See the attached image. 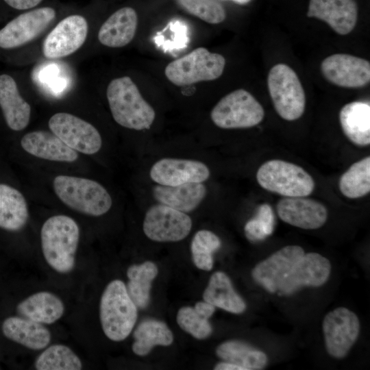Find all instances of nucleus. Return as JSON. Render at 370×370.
Masks as SVG:
<instances>
[{
  "mask_svg": "<svg viewBox=\"0 0 370 370\" xmlns=\"http://www.w3.org/2000/svg\"><path fill=\"white\" fill-rule=\"evenodd\" d=\"M106 96L112 116L119 125L142 131L153 125L156 112L130 77L112 79L108 85Z\"/></svg>",
  "mask_w": 370,
  "mask_h": 370,
  "instance_id": "nucleus-1",
  "label": "nucleus"
},
{
  "mask_svg": "<svg viewBox=\"0 0 370 370\" xmlns=\"http://www.w3.org/2000/svg\"><path fill=\"white\" fill-rule=\"evenodd\" d=\"M41 247L47 264L60 273L75 267L79 240V228L70 217L60 214L49 217L40 231Z\"/></svg>",
  "mask_w": 370,
  "mask_h": 370,
  "instance_id": "nucleus-2",
  "label": "nucleus"
},
{
  "mask_svg": "<svg viewBox=\"0 0 370 370\" xmlns=\"http://www.w3.org/2000/svg\"><path fill=\"white\" fill-rule=\"evenodd\" d=\"M99 316L109 339L121 341L131 333L137 320V306L123 281L114 280L106 286L100 300Z\"/></svg>",
  "mask_w": 370,
  "mask_h": 370,
  "instance_id": "nucleus-3",
  "label": "nucleus"
},
{
  "mask_svg": "<svg viewBox=\"0 0 370 370\" xmlns=\"http://www.w3.org/2000/svg\"><path fill=\"white\" fill-rule=\"evenodd\" d=\"M53 187L66 206L87 215L101 216L112 206V199L107 189L90 179L60 175L53 179Z\"/></svg>",
  "mask_w": 370,
  "mask_h": 370,
  "instance_id": "nucleus-4",
  "label": "nucleus"
},
{
  "mask_svg": "<svg viewBox=\"0 0 370 370\" xmlns=\"http://www.w3.org/2000/svg\"><path fill=\"white\" fill-rule=\"evenodd\" d=\"M256 180L262 188L285 197H306L314 188L313 178L302 167L278 159L263 163Z\"/></svg>",
  "mask_w": 370,
  "mask_h": 370,
  "instance_id": "nucleus-5",
  "label": "nucleus"
},
{
  "mask_svg": "<svg viewBox=\"0 0 370 370\" xmlns=\"http://www.w3.org/2000/svg\"><path fill=\"white\" fill-rule=\"evenodd\" d=\"M225 66V59L222 55L200 47L169 63L164 74L173 84L185 86L219 78Z\"/></svg>",
  "mask_w": 370,
  "mask_h": 370,
  "instance_id": "nucleus-6",
  "label": "nucleus"
},
{
  "mask_svg": "<svg viewBox=\"0 0 370 370\" xmlns=\"http://www.w3.org/2000/svg\"><path fill=\"white\" fill-rule=\"evenodd\" d=\"M267 84L277 113L286 121L299 119L305 110L306 95L296 73L286 64H278L270 70Z\"/></svg>",
  "mask_w": 370,
  "mask_h": 370,
  "instance_id": "nucleus-7",
  "label": "nucleus"
},
{
  "mask_svg": "<svg viewBox=\"0 0 370 370\" xmlns=\"http://www.w3.org/2000/svg\"><path fill=\"white\" fill-rule=\"evenodd\" d=\"M264 111L247 90H235L222 97L210 112L213 123L221 129L249 128L259 124Z\"/></svg>",
  "mask_w": 370,
  "mask_h": 370,
  "instance_id": "nucleus-8",
  "label": "nucleus"
},
{
  "mask_svg": "<svg viewBox=\"0 0 370 370\" xmlns=\"http://www.w3.org/2000/svg\"><path fill=\"white\" fill-rule=\"evenodd\" d=\"M193 226L188 213L156 203L145 212L143 230L145 236L156 242H177L184 239Z\"/></svg>",
  "mask_w": 370,
  "mask_h": 370,
  "instance_id": "nucleus-9",
  "label": "nucleus"
},
{
  "mask_svg": "<svg viewBox=\"0 0 370 370\" xmlns=\"http://www.w3.org/2000/svg\"><path fill=\"white\" fill-rule=\"evenodd\" d=\"M322 330L325 349L336 359L345 358L356 342L360 323L357 315L345 307H338L323 318Z\"/></svg>",
  "mask_w": 370,
  "mask_h": 370,
  "instance_id": "nucleus-10",
  "label": "nucleus"
},
{
  "mask_svg": "<svg viewBox=\"0 0 370 370\" xmlns=\"http://www.w3.org/2000/svg\"><path fill=\"white\" fill-rule=\"evenodd\" d=\"M210 175V167L204 162L186 158H160L148 171L149 178L154 184L166 186L206 182Z\"/></svg>",
  "mask_w": 370,
  "mask_h": 370,
  "instance_id": "nucleus-11",
  "label": "nucleus"
},
{
  "mask_svg": "<svg viewBox=\"0 0 370 370\" xmlns=\"http://www.w3.org/2000/svg\"><path fill=\"white\" fill-rule=\"evenodd\" d=\"M48 125L67 146L80 153L92 155L102 146V138L96 127L85 120L66 112L54 114Z\"/></svg>",
  "mask_w": 370,
  "mask_h": 370,
  "instance_id": "nucleus-12",
  "label": "nucleus"
},
{
  "mask_svg": "<svg viewBox=\"0 0 370 370\" xmlns=\"http://www.w3.org/2000/svg\"><path fill=\"white\" fill-rule=\"evenodd\" d=\"M56 16L51 7H42L23 12L0 29V48L21 47L38 36Z\"/></svg>",
  "mask_w": 370,
  "mask_h": 370,
  "instance_id": "nucleus-13",
  "label": "nucleus"
},
{
  "mask_svg": "<svg viewBox=\"0 0 370 370\" xmlns=\"http://www.w3.org/2000/svg\"><path fill=\"white\" fill-rule=\"evenodd\" d=\"M88 31L86 19L71 14L62 19L49 33L42 45L45 58L58 59L77 51L85 42Z\"/></svg>",
  "mask_w": 370,
  "mask_h": 370,
  "instance_id": "nucleus-14",
  "label": "nucleus"
},
{
  "mask_svg": "<svg viewBox=\"0 0 370 370\" xmlns=\"http://www.w3.org/2000/svg\"><path fill=\"white\" fill-rule=\"evenodd\" d=\"M331 264L315 252L304 254L284 278L278 291L291 295L304 287H319L329 279Z\"/></svg>",
  "mask_w": 370,
  "mask_h": 370,
  "instance_id": "nucleus-15",
  "label": "nucleus"
},
{
  "mask_svg": "<svg viewBox=\"0 0 370 370\" xmlns=\"http://www.w3.org/2000/svg\"><path fill=\"white\" fill-rule=\"evenodd\" d=\"M325 78L332 84L345 88H360L370 81L369 62L346 53H336L321 63Z\"/></svg>",
  "mask_w": 370,
  "mask_h": 370,
  "instance_id": "nucleus-16",
  "label": "nucleus"
},
{
  "mask_svg": "<svg viewBox=\"0 0 370 370\" xmlns=\"http://www.w3.org/2000/svg\"><path fill=\"white\" fill-rule=\"evenodd\" d=\"M299 245H287L258 263L251 271L254 281L269 293L278 291L284 278L304 255Z\"/></svg>",
  "mask_w": 370,
  "mask_h": 370,
  "instance_id": "nucleus-17",
  "label": "nucleus"
},
{
  "mask_svg": "<svg viewBox=\"0 0 370 370\" xmlns=\"http://www.w3.org/2000/svg\"><path fill=\"white\" fill-rule=\"evenodd\" d=\"M276 209L284 222L304 230L322 227L328 217L325 206L305 197H284L278 202Z\"/></svg>",
  "mask_w": 370,
  "mask_h": 370,
  "instance_id": "nucleus-18",
  "label": "nucleus"
},
{
  "mask_svg": "<svg viewBox=\"0 0 370 370\" xmlns=\"http://www.w3.org/2000/svg\"><path fill=\"white\" fill-rule=\"evenodd\" d=\"M307 16L322 20L336 33L346 35L356 24L358 8L355 0H310Z\"/></svg>",
  "mask_w": 370,
  "mask_h": 370,
  "instance_id": "nucleus-19",
  "label": "nucleus"
},
{
  "mask_svg": "<svg viewBox=\"0 0 370 370\" xmlns=\"http://www.w3.org/2000/svg\"><path fill=\"white\" fill-rule=\"evenodd\" d=\"M208 194L206 182L188 183L175 186L153 184L150 188V195L155 202L186 213L198 208L205 201Z\"/></svg>",
  "mask_w": 370,
  "mask_h": 370,
  "instance_id": "nucleus-20",
  "label": "nucleus"
},
{
  "mask_svg": "<svg viewBox=\"0 0 370 370\" xmlns=\"http://www.w3.org/2000/svg\"><path fill=\"white\" fill-rule=\"evenodd\" d=\"M0 108L12 130L21 131L28 125L30 105L21 95L14 79L8 74L0 75Z\"/></svg>",
  "mask_w": 370,
  "mask_h": 370,
  "instance_id": "nucleus-21",
  "label": "nucleus"
},
{
  "mask_svg": "<svg viewBox=\"0 0 370 370\" xmlns=\"http://www.w3.org/2000/svg\"><path fill=\"white\" fill-rule=\"evenodd\" d=\"M138 25V15L131 7L121 8L112 13L101 25L98 40L104 46L123 47L134 38Z\"/></svg>",
  "mask_w": 370,
  "mask_h": 370,
  "instance_id": "nucleus-22",
  "label": "nucleus"
},
{
  "mask_svg": "<svg viewBox=\"0 0 370 370\" xmlns=\"http://www.w3.org/2000/svg\"><path fill=\"white\" fill-rule=\"evenodd\" d=\"M20 143L26 152L41 159L71 162L78 158L76 151L49 132H28L22 137Z\"/></svg>",
  "mask_w": 370,
  "mask_h": 370,
  "instance_id": "nucleus-23",
  "label": "nucleus"
},
{
  "mask_svg": "<svg viewBox=\"0 0 370 370\" xmlns=\"http://www.w3.org/2000/svg\"><path fill=\"white\" fill-rule=\"evenodd\" d=\"M5 337L33 350L42 349L49 344L50 331L43 325L23 317H10L2 323Z\"/></svg>",
  "mask_w": 370,
  "mask_h": 370,
  "instance_id": "nucleus-24",
  "label": "nucleus"
},
{
  "mask_svg": "<svg viewBox=\"0 0 370 370\" xmlns=\"http://www.w3.org/2000/svg\"><path fill=\"white\" fill-rule=\"evenodd\" d=\"M16 310L23 317L42 324H51L62 317L64 305L55 294L40 291L21 301L17 305Z\"/></svg>",
  "mask_w": 370,
  "mask_h": 370,
  "instance_id": "nucleus-25",
  "label": "nucleus"
},
{
  "mask_svg": "<svg viewBox=\"0 0 370 370\" xmlns=\"http://www.w3.org/2000/svg\"><path fill=\"white\" fill-rule=\"evenodd\" d=\"M339 121L346 137L354 145L370 144V106L367 102L345 104L339 112Z\"/></svg>",
  "mask_w": 370,
  "mask_h": 370,
  "instance_id": "nucleus-26",
  "label": "nucleus"
},
{
  "mask_svg": "<svg viewBox=\"0 0 370 370\" xmlns=\"http://www.w3.org/2000/svg\"><path fill=\"white\" fill-rule=\"evenodd\" d=\"M29 211L26 200L16 188L0 183V228L16 232L27 223Z\"/></svg>",
  "mask_w": 370,
  "mask_h": 370,
  "instance_id": "nucleus-27",
  "label": "nucleus"
},
{
  "mask_svg": "<svg viewBox=\"0 0 370 370\" xmlns=\"http://www.w3.org/2000/svg\"><path fill=\"white\" fill-rule=\"evenodd\" d=\"M203 298L214 307L234 314L243 313L247 307L245 301L234 289L229 277L221 271L211 275Z\"/></svg>",
  "mask_w": 370,
  "mask_h": 370,
  "instance_id": "nucleus-28",
  "label": "nucleus"
},
{
  "mask_svg": "<svg viewBox=\"0 0 370 370\" xmlns=\"http://www.w3.org/2000/svg\"><path fill=\"white\" fill-rule=\"evenodd\" d=\"M216 354L223 361L234 363L243 370H261L268 364V357L264 352L237 340L220 344Z\"/></svg>",
  "mask_w": 370,
  "mask_h": 370,
  "instance_id": "nucleus-29",
  "label": "nucleus"
},
{
  "mask_svg": "<svg viewBox=\"0 0 370 370\" xmlns=\"http://www.w3.org/2000/svg\"><path fill=\"white\" fill-rule=\"evenodd\" d=\"M133 352L140 356L149 353L156 345L168 346L173 343V335L162 321L156 319L143 321L134 332Z\"/></svg>",
  "mask_w": 370,
  "mask_h": 370,
  "instance_id": "nucleus-30",
  "label": "nucleus"
},
{
  "mask_svg": "<svg viewBox=\"0 0 370 370\" xmlns=\"http://www.w3.org/2000/svg\"><path fill=\"white\" fill-rule=\"evenodd\" d=\"M157 266L147 261L130 266L127 271L128 293L137 307L146 308L150 300L151 282L158 275Z\"/></svg>",
  "mask_w": 370,
  "mask_h": 370,
  "instance_id": "nucleus-31",
  "label": "nucleus"
},
{
  "mask_svg": "<svg viewBox=\"0 0 370 370\" xmlns=\"http://www.w3.org/2000/svg\"><path fill=\"white\" fill-rule=\"evenodd\" d=\"M341 193L349 199L362 197L370 192V157L350 166L339 179Z\"/></svg>",
  "mask_w": 370,
  "mask_h": 370,
  "instance_id": "nucleus-32",
  "label": "nucleus"
},
{
  "mask_svg": "<svg viewBox=\"0 0 370 370\" xmlns=\"http://www.w3.org/2000/svg\"><path fill=\"white\" fill-rule=\"evenodd\" d=\"M38 370H79L82 363L77 355L68 346L55 344L48 347L37 358Z\"/></svg>",
  "mask_w": 370,
  "mask_h": 370,
  "instance_id": "nucleus-33",
  "label": "nucleus"
},
{
  "mask_svg": "<svg viewBox=\"0 0 370 370\" xmlns=\"http://www.w3.org/2000/svg\"><path fill=\"white\" fill-rule=\"evenodd\" d=\"M221 245V239L212 231H197L190 243L191 255L195 265L199 269L210 271L213 267V254Z\"/></svg>",
  "mask_w": 370,
  "mask_h": 370,
  "instance_id": "nucleus-34",
  "label": "nucleus"
},
{
  "mask_svg": "<svg viewBox=\"0 0 370 370\" xmlns=\"http://www.w3.org/2000/svg\"><path fill=\"white\" fill-rule=\"evenodd\" d=\"M187 13L210 23L223 22L226 16L223 6L217 0H175Z\"/></svg>",
  "mask_w": 370,
  "mask_h": 370,
  "instance_id": "nucleus-35",
  "label": "nucleus"
},
{
  "mask_svg": "<svg viewBox=\"0 0 370 370\" xmlns=\"http://www.w3.org/2000/svg\"><path fill=\"white\" fill-rule=\"evenodd\" d=\"M275 227V215L272 207L262 204L258 208L256 216L245 225L246 237L251 241H260L271 235Z\"/></svg>",
  "mask_w": 370,
  "mask_h": 370,
  "instance_id": "nucleus-36",
  "label": "nucleus"
},
{
  "mask_svg": "<svg viewBox=\"0 0 370 370\" xmlns=\"http://www.w3.org/2000/svg\"><path fill=\"white\" fill-rule=\"evenodd\" d=\"M180 327L197 339H205L212 332V328L208 319L200 315L194 308H181L177 314Z\"/></svg>",
  "mask_w": 370,
  "mask_h": 370,
  "instance_id": "nucleus-37",
  "label": "nucleus"
},
{
  "mask_svg": "<svg viewBox=\"0 0 370 370\" xmlns=\"http://www.w3.org/2000/svg\"><path fill=\"white\" fill-rule=\"evenodd\" d=\"M166 28L169 30V37L157 34L154 38L158 47H162L164 51H169L186 47L188 37V29L185 24L175 21L170 23Z\"/></svg>",
  "mask_w": 370,
  "mask_h": 370,
  "instance_id": "nucleus-38",
  "label": "nucleus"
},
{
  "mask_svg": "<svg viewBox=\"0 0 370 370\" xmlns=\"http://www.w3.org/2000/svg\"><path fill=\"white\" fill-rule=\"evenodd\" d=\"M10 7L18 10H26L34 8L40 4L42 0H3Z\"/></svg>",
  "mask_w": 370,
  "mask_h": 370,
  "instance_id": "nucleus-39",
  "label": "nucleus"
},
{
  "mask_svg": "<svg viewBox=\"0 0 370 370\" xmlns=\"http://www.w3.org/2000/svg\"><path fill=\"white\" fill-rule=\"evenodd\" d=\"M58 69L54 65H50L44 68L42 71L40 73V78L44 82L48 83L50 86L53 83L58 77L56 75L58 74Z\"/></svg>",
  "mask_w": 370,
  "mask_h": 370,
  "instance_id": "nucleus-40",
  "label": "nucleus"
},
{
  "mask_svg": "<svg viewBox=\"0 0 370 370\" xmlns=\"http://www.w3.org/2000/svg\"><path fill=\"white\" fill-rule=\"evenodd\" d=\"M194 308L200 315L208 319L215 311V307L207 301L197 302Z\"/></svg>",
  "mask_w": 370,
  "mask_h": 370,
  "instance_id": "nucleus-41",
  "label": "nucleus"
},
{
  "mask_svg": "<svg viewBox=\"0 0 370 370\" xmlns=\"http://www.w3.org/2000/svg\"><path fill=\"white\" fill-rule=\"evenodd\" d=\"M215 370H243V369L232 362H221L217 364L214 368Z\"/></svg>",
  "mask_w": 370,
  "mask_h": 370,
  "instance_id": "nucleus-42",
  "label": "nucleus"
},
{
  "mask_svg": "<svg viewBox=\"0 0 370 370\" xmlns=\"http://www.w3.org/2000/svg\"><path fill=\"white\" fill-rule=\"evenodd\" d=\"M236 3L244 5L249 3L251 0H232Z\"/></svg>",
  "mask_w": 370,
  "mask_h": 370,
  "instance_id": "nucleus-43",
  "label": "nucleus"
}]
</instances>
